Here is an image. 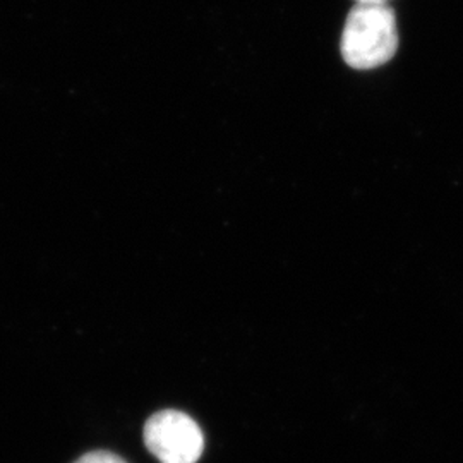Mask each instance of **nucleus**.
Masks as SVG:
<instances>
[{
    "label": "nucleus",
    "instance_id": "obj_1",
    "mask_svg": "<svg viewBox=\"0 0 463 463\" xmlns=\"http://www.w3.org/2000/svg\"><path fill=\"white\" fill-rule=\"evenodd\" d=\"M342 57L367 71L390 62L398 50L397 17L388 4H354L342 33Z\"/></svg>",
    "mask_w": 463,
    "mask_h": 463
},
{
    "label": "nucleus",
    "instance_id": "obj_2",
    "mask_svg": "<svg viewBox=\"0 0 463 463\" xmlns=\"http://www.w3.org/2000/svg\"><path fill=\"white\" fill-rule=\"evenodd\" d=\"M145 445L160 463H196L203 455L204 438L189 415L162 411L149 417Z\"/></svg>",
    "mask_w": 463,
    "mask_h": 463
},
{
    "label": "nucleus",
    "instance_id": "obj_3",
    "mask_svg": "<svg viewBox=\"0 0 463 463\" xmlns=\"http://www.w3.org/2000/svg\"><path fill=\"white\" fill-rule=\"evenodd\" d=\"M74 463H128L124 458H120L116 453L110 451H91L86 453L80 460Z\"/></svg>",
    "mask_w": 463,
    "mask_h": 463
},
{
    "label": "nucleus",
    "instance_id": "obj_4",
    "mask_svg": "<svg viewBox=\"0 0 463 463\" xmlns=\"http://www.w3.org/2000/svg\"><path fill=\"white\" fill-rule=\"evenodd\" d=\"M355 4H388L390 0H354Z\"/></svg>",
    "mask_w": 463,
    "mask_h": 463
}]
</instances>
